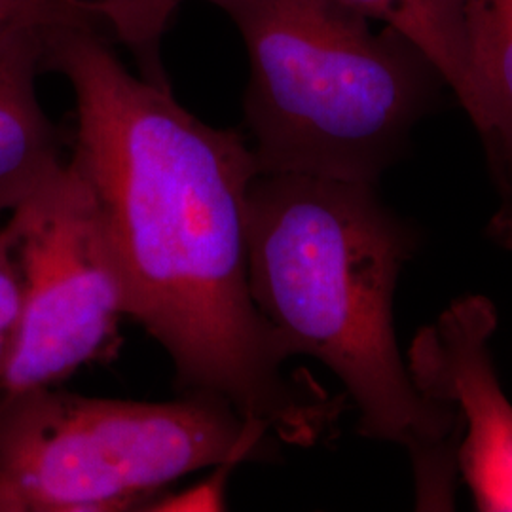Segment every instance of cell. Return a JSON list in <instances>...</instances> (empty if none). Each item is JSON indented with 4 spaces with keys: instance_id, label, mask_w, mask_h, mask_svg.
<instances>
[{
    "instance_id": "1",
    "label": "cell",
    "mask_w": 512,
    "mask_h": 512,
    "mask_svg": "<svg viewBox=\"0 0 512 512\" xmlns=\"http://www.w3.org/2000/svg\"><path fill=\"white\" fill-rule=\"evenodd\" d=\"M48 71L73 88L71 158L101 205L128 315L171 357L177 389L222 397L287 444L330 437L344 401L283 372L289 357L251 294L247 202L260 171L243 133L129 73L95 31L54 29Z\"/></svg>"
},
{
    "instance_id": "2",
    "label": "cell",
    "mask_w": 512,
    "mask_h": 512,
    "mask_svg": "<svg viewBox=\"0 0 512 512\" xmlns=\"http://www.w3.org/2000/svg\"><path fill=\"white\" fill-rule=\"evenodd\" d=\"M374 186L260 173L247 202L249 287L285 355L313 357L346 385L359 433L403 448L418 509L450 511L461 423L421 395L401 355L393 298L416 236Z\"/></svg>"
},
{
    "instance_id": "3",
    "label": "cell",
    "mask_w": 512,
    "mask_h": 512,
    "mask_svg": "<svg viewBox=\"0 0 512 512\" xmlns=\"http://www.w3.org/2000/svg\"><path fill=\"white\" fill-rule=\"evenodd\" d=\"M243 38L262 175L376 184L448 88L416 42L336 0H205Z\"/></svg>"
},
{
    "instance_id": "4",
    "label": "cell",
    "mask_w": 512,
    "mask_h": 512,
    "mask_svg": "<svg viewBox=\"0 0 512 512\" xmlns=\"http://www.w3.org/2000/svg\"><path fill=\"white\" fill-rule=\"evenodd\" d=\"M272 431L209 393L167 403L0 395V512L147 511L183 476L268 458Z\"/></svg>"
},
{
    "instance_id": "5",
    "label": "cell",
    "mask_w": 512,
    "mask_h": 512,
    "mask_svg": "<svg viewBox=\"0 0 512 512\" xmlns=\"http://www.w3.org/2000/svg\"><path fill=\"white\" fill-rule=\"evenodd\" d=\"M21 321L0 395L55 387L112 353L126 289L92 184L73 158L10 211Z\"/></svg>"
},
{
    "instance_id": "6",
    "label": "cell",
    "mask_w": 512,
    "mask_h": 512,
    "mask_svg": "<svg viewBox=\"0 0 512 512\" xmlns=\"http://www.w3.org/2000/svg\"><path fill=\"white\" fill-rule=\"evenodd\" d=\"M494 302L461 296L418 330L406 368L423 397L450 406L461 423L459 475L482 512H512V404L495 370Z\"/></svg>"
},
{
    "instance_id": "7",
    "label": "cell",
    "mask_w": 512,
    "mask_h": 512,
    "mask_svg": "<svg viewBox=\"0 0 512 512\" xmlns=\"http://www.w3.org/2000/svg\"><path fill=\"white\" fill-rule=\"evenodd\" d=\"M52 31L18 27L0 33V213H10L65 164L61 133L37 95Z\"/></svg>"
},
{
    "instance_id": "8",
    "label": "cell",
    "mask_w": 512,
    "mask_h": 512,
    "mask_svg": "<svg viewBox=\"0 0 512 512\" xmlns=\"http://www.w3.org/2000/svg\"><path fill=\"white\" fill-rule=\"evenodd\" d=\"M475 126L499 194L488 234L512 249V0H463Z\"/></svg>"
},
{
    "instance_id": "9",
    "label": "cell",
    "mask_w": 512,
    "mask_h": 512,
    "mask_svg": "<svg viewBox=\"0 0 512 512\" xmlns=\"http://www.w3.org/2000/svg\"><path fill=\"white\" fill-rule=\"evenodd\" d=\"M368 19L397 29L437 65L446 86L473 118L475 82L463 27V0H336Z\"/></svg>"
},
{
    "instance_id": "10",
    "label": "cell",
    "mask_w": 512,
    "mask_h": 512,
    "mask_svg": "<svg viewBox=\"0 0 512 512\" xmlns=\"http://www.w3.org/2000/svg\"><path fill=\"white\" fill-rule=\"evenodd\" d=\"M93 19L105 35L133 55L141 76L171 86L162 61V44L173 18L190 0H63Z\"/></svg>"
},
{
    "instance_id": "11",
    "label": "cell",
    "mask_w": 512,
    "mask_h": 512,
    "mask_svg": "<svg viewBox=\"0 0 512 512\" xmlns=\"http://www.w3.org/2000/svg\"><path fill=\"white\" fill-rule=\"evenodd\" d=\"M18 27H78L105 35L93 19L74 10L63 0H0V33Z\"/></svg>"
},
{
    "instance_id": "12",
    "label": "cell",
    "mask_w": 512,
    "mask_h": 512,
    "mask_svg": "<svg viewBox=\"0 0 512 512\" xmlns=\"http://www.w3.org/2000/svg\"><path fill=\"white\" fill-rule=\"evenodd\" d=\"M21 275L14 255L12 234L0 226V374L10 359L21 321Z\"/></svg>"
},
{
    "instance_id": "13",
    "label": "cell",
    "mask_w": 512,
    "mask_h": 512,
    "mask_svg": "<svg viewBox=\"0 0 512 512\" xmlns=\"http://www.w3.org/2000/svg\"><path fill=\"white\" fill-rule=\"evenodd\" d=\"M238 463L215 465V473L194 484L181 494H164L158 497L147 511H224L226 482Z\"/></svg>"
}]
</instances>
